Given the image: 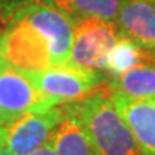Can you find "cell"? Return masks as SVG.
Here are the masks:
<instances>
[{"instance_id": "1", "label": "cell", "mask_w": 155, "mask_h": 155, "mask_svg": "<svg viewBox=\"0 0 155 155\" xmlns=\"http://www.w3.org/2000/svg\"><path fill=\"white\" fill-rule=\"evenodd\" d=\"M63 105L85 128L95 155H144L134 134L116 111L108 82L101 83L81 99Z\"/></svg>"}, {"instance_id": "2", "label": "cell", "mask_w": 155, "mask_h": 155, "mask_svg": "<svg viewBox=\"0 0 155 155\" xmlns=\"http://www.w3.org/2000/svg\"><path fill=\"white\" fill-rule=\"evenodd\" d=\"M0 52L7 65L25 72L52 66L48 39L33 25L16 16L0 32Z\"/></svg>"}, {"instance_id": "3", "label": "cell", "mask_w": 155, "mask_h": 155, "mask_svg": "<svg viewBox=\"0 0 155 155\" xmlns=\"http://www.w3.org/2000/svg\"><path fill=\"white\" fill-rule=\"evenodd\" d=\"M118 40L119 33L112 20L101 17L78 20L73 25L69 65L89 71H104L108 55Z\"/></svg>"}, {"instance_id": "4", "label": "cell", "mask_w": 155, "mask_h": 155, "mask_svg": "<svg viewBox=\"0 0 155 155\" xmlns=\"http://www.w3.org/2000/svg\"><path fill=\"white\" fill-rule=\"evenodd\" d=\"M61 105L50 96L43 95L28 78V75L6 65L0 71V125L9 128L29 112L46 111Z\"/></svg>"}, {"instance_id": "5", "label": "cell", "mask_w": 155, "mask_h": 155, "mask_svg": "<svg viewBox=\"0 0 155 155\" xmlns=\"http://www.w3.org/2000/svg\"><path fill=\"white\" fill-rule=\"evenodd\" d=\"M25 73L42 94L59 104L81 99L104 83V76L99 71L82 69L69 63Z\"/></svg>"}, {"instance_id": "6", "label": "cell", "mask_w": 155, "mask_h": 155, "mask_svg": "<svg viewBox=\"0 0 155 155\" xmlns=\"http://www.w3.org/2000/svg\"><path fill=\"white\" fill-rule=\"evenodd\" d=\"M13 16L25 19L33 25L48 39L52 66L69 63L73 40V22L71 19L43 2H35L25 6Z\"/></svg>"}, {"instance_id": "7", "label": "cell", "mask_w": 155, "mask_h": 155, "mask_svg": "<svg viewBox=\"0 0 155 155\" xmlns=\"http://www.w3.org/2000/svg\"><path fill=\"white\" fill-rule=\"evenodd\" d=\"M63 104L46 111L29 112L7 128L2 155H29L53 135L65 118Z\"/></svg>"}, {"instance_id": "8", "label": "cell", "mask_w": 155, "mask_h": 155, "mask_svg": "<svg viewBox=\"0 0 155 155\" xmlns=\"http://www.w3.org/2000/svg\"><path fill=\"white\" fill-rule=\"evenodd\" d=\"M114 22L119 38L132 40L145 53L155 50V3L148 0H122Z\"/></svg>"}, {"instance_id": "9", "label": "cell", "mask_w": 155, "mask_h": 155, "mask_svg": "<svg viewBox=\"0 0 155 155\" xmlns=\"http://www.w3.org/2000/svg\"><path fill=\"white\" fill-rule=\"evenodd\" d=\"M111 99L142 154L155 155V99L129 98L114 91H111Z\"/></svg>"}, {"instance_id": "10", "label": "cell", "mask_w": 155, "mask_h": 155, "mask_svg": "<svg viewBox=\"0 0 155 155\" xmlns=\"http://www.w3.org/2000/svg\"><path fill=\"white\" fill-rule=\"evenodd\" d=\"M108 86L114 92L141 99H155V62H141L128 72L112 76Z\"/></svg>"}, {"instance_id": "11", "label": "cell", "mask_w": 155, "mask_h": 155, "mask_svg": "<svg viewBox=\"0 0 155 155\" xmlns=\"http://www.w3.org/2000/svg\"><path fill=\"white\" fill-rule=\"evenodd\" d=\"M65 112L63 121L53 134L56 155H95L92 142L82 124L66 109Z\"/></svg>"}, {"instance_id": "12", "label": "cell", "mask_w": 155, "mask_h": 155, "mask_svg": "<svg viewBox=\"0 0 155 155\" xmlns=\"http://www.w3.org/2000/svg\"><path fill=\"white\" fill-rule=\"evenodd\" d=\"M62 12L73 25L86 17L115 20L122 0H39Z\"/></svg>"}, {"instance_id": "13", "label": "cell", "mask_w": 155, "mask_h": 155, "mask_svg": "<svg viewBox=\"0 0 155 155\" xmlns=\"http://www.w3.org/2000/svg\"><path fill=\"white\" fill-rule=\"evenodd\" d=\"M147 61H150V58L145 53V50H142L129 39L119 38L111 53L108 55L105 69L112 73V76H119L134 66L139 65L141 62Z\"/></svg>"}, {"instance_id": "14", "label": "cell", "mask_w": 155, "mask_h": 155, "mask_svg": "<svg viewBox=\"0 0 155 155\" xmlns=\"http://www.w3.org/2000/svg\"><path fill=\"white\" fill-rule=\"evenodd\" d=\"M39 0H0V20L7 23L19 9Z\"/></svg>"}, {"instance_id": "15", "label": "cell", "mask_w": 155, "mask_h": 155, "mask_svg": "<svg viewBox=\"0 0 155 155\" xmlns=\"http://www.w3.org/2000/svg\"><path fill=\"white\" fill-rule=\"evenodd\" d=\"M56 129H58V128H56ZM29 155H56L55 144H53V135H52V137H50L42 147H39L38 150H35L33 152H30Z\"/></svg>"}, {"instance_id": "16", "label": "cell", "mask_w": 155, "mask_h": 155, "mask_svg": "<svg viewBox=\"0 0 155 155\" xmlns=\"http://www.w3.org/2000/svg\"><path fill=\"white\" fill-rule=\"evenodd\" d=\"M6 138H7V128L0 125V155H2V151L5 148Z\"/></svg>"}, {"instance_id": "17", "label": "cell", "mask_w": 155, "mask_h": 155, "mask_svg": "<svg viewBox=\"0 0 155 155\" xmlns=\"http://www.w3.org/2000/svg\"><path fill=\"white\" fill-rule=\"evenodd\" d=\"M6 65H7V63H6V61L3 59V56H2V52H0V71H2V69H3Z\"/></svg>"}, {"instance_id": "18", "label": "cell", "mask_w": 155, "mask_h": 155, "mask_svg": "<svg viewBox=\"0 0 155 155\" xmlns=\"http://www.w3.org/2000/svg\"><path fill=\"white\" fill-rule=\"evenodd\" d=\"M147 55H148V58H150V61L155 62V50L154 52H151V53H147Z\"/></svg>"}, {"instance_id": "19", "label": "cell", "mask_w": 155, "mask_h": 155, "mask_svg": "<svg viewBox=\"0 0 155 155\" xmlns=\"http://www.w3.org/2000/svg\"><path fill=\"white\" fill-rule=\"evenodd\" d=\"M148 2H152V3H155V0H148Z\"/></svg>"}]
</instances>
